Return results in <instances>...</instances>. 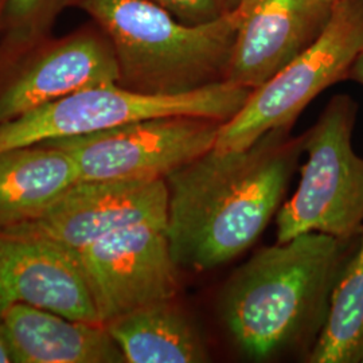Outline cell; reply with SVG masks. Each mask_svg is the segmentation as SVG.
<instances>
[{
  "label": "cell",
  "mask_w": 363,
  "mask_h": 363,
  "mask_svg": "<svg viewBox=\"0 0 363 363\" xmlns=\"http://www.w3.org/2000/svg\"><path fill=\"white\" fill-rule=\"evenodd\" d=\"M303 143L304 135L277 128L244 150L213 147L166 177V232L179 269H214L257 241L280 208Z\"/></svg>",
  "instance_id": "6da1fadb"
},
{
  "label": "cell",
  "mask_w": 363,
  "mask_h": 363,
  "mask_svg": "<svg viewBox=\"0 0 363 363\" xmlns=\"http://www.w3.org/2000/svg\"><path fill=\"white\" fill-rule=\"evenodd\" d=\"M350 242L304 233L264 247L222 289L220 312L235 346L264 361L315 342L325 325Z\"/></svg>",
  "instance_id": "7a4b0ae2"
},
{
  "label": "cell",
  "mask_w": 363,
  "mask_h": 363,
  "mask_svg": "<svg viewBox=\"0 0 363 363\" xmlns=\"http://www.w3.org/2000/svg\"><path fill=\"white\" fill-rule=\"evenodd\" d=\"M88 13L111 40L118 85L179 94L226 81L244 3L203 23H184L150 0H64Z\"/></svg>",
  "instance_id": "3957f363"
},
{
  "label": "cell",
  "mask_w": 363,
  "mask_h": 363,
  "mask_svg": "<svg viewBox=\"0 0 363 363\" xmlns=\"http://www.w3.org/2000/svg\"><path fill=\"white\" fill-rule=\"evenodd\" d=\"M358 105L347 94L330 100L304 135L307 162L298 190L276 214L277 242L304 233L352 241L363 230V157L351 136Z\"/></svg>",
  "instance_id": "277c9868"
},
{
  "label": "cell",
  "mask_w": 363,
  "mask_h": 363,
  "mask_svg": "<svg viewBox=\"0 0 363 363\" xmlns=\"http://www.w3.org/2000/svg\"><path fill=\"white\" fill-rule=\"evenodd\" d=\"M250 93L228 81L179 94H150L118 84L91 86L0 125V151L155 117H208L225 123L244 106Z\"/></svg>",
  "instance_id": "5b68a950"
},
{
  "label": "cell",
  "mask_w": 363,
  "mask_h": 363,
  "mask_svg": "<svg viewBox=\"0 0 363 363\" xmlns=\"http://www.w3.org/2000/svg\"><path fill=\"white\" fill-rule=\"evenodd\" d=\"M363 49V0H335L322 34L276 76L252 91L247 103L220 124L216 150H244L262 135L292 128L322 91L347 78Z\"/></svg>",
  "instance_id": "8992f818"
},
{
  "label": "cell",
  "mask_w": 363,
  "mask_h": 363,
  "mask_svg": "<svg viewBox=\"0 0 363 363\" xmlns=\"http://www.w3.org/2000/svg\"><path fill=\"white\" fill-rule=\"evenodd\" d=\"M220 124L208 117H155L42 143L72 156L79 181H156L211 150Z\"/></svg>",
  "instance_id": "52a82bcc"
},
{
  "label": "cell",
  "mask_w": 363,
  "mask_h": 363,
  "mask_svg": "<svg viewBox=\"0 0 363 363\" xmlns=\"http://www.w3.org/2000/svg\"><path fill=\"white\" fill-rule=\"evenodd\" d=\"M89 286L100 323L179 292V267L169 249L166 222L118 229L74 255Z\"/></svg>",
  "instance_id": "ba28073f"
},
{
  "label": "cell",
  "mask_w": 363,
  "mask_h": 363,
  "mask_svg": "<svg viewBox=\"0 0 363 363\" xmlns=\"http://www.w3.org/2000/svg\"><path fill=\"white\" fill-rule=\"evenodd\" d=\"M167 220V184L156 181H78L37 220L7 232L76 255L108 234Z\"/></svg>",
  "instance_id": "9c48e42d"
},
{
  "label": "cell",
  "mask_w": 363,
  "mask_h": 363,
  "mask_svg": "<svg viewBox=\"0 0 363 363\" xmlns=\"http://www.w3.org/2000/svg\"><path fill=\"white\" fill-rule=\"evenodd\" d=\"M118 64L111 40L94 23L43 43L0 81V125L67 94L118 84Z\"/></svg>",
  "instance_id": "30bf717a"
},
{
  "label": "cell",
  "mask_w": 363,
  "mask_h": 363,
  "mask_svg": "<svg viewBox=\"0 0 363 363\" xmlns=\"http://www.w3.org/2000/svg\"><path fill=\"white\" fill-rule=\"evenodd\" d=\"M226 81L255 91L291 64L325 30L335 0H242Z\"/></svg>",
  "instance_id": "8fae6325"
},
{
  "label": "cell",
  "mask_w": 363,
  "mask_h": 363,
  "mask_svg": "<svg viewBox=\"0 0 363 363\" xmlns=\"http://www.w3.org/2000/svg\"><path fill=\"white\" fill-rule=\"evenodd\" d=\"M13 304L101 325L73 253L35 238L0 234V313Z\"/></svg>",
  "instance_id": "7c38bea8"
},
{
  "label": "cell",
  "mask_w": 363,
  "mask_h": 363,
  "mask_svg": "<svg viewBox=\"0 0 363 363\" xmlns=\"http://www.w3.org/2000/svg\"><path fill=\"white\" fill-rule=\"evenodd\" d=\"M0 330L15 363H124L104 325L73 320L26 304L0 313Z\"/></svg>",
  "instance_id": "4fadbf2b"
},
{
  "label": "cell",
  "mask_w": 363,
  "mask_h": 363,
  "mask_svg": "<svg viewBox=\"0 0 363 363\" xmlns=\"http://www.w3.org/2000/svg\"><path fill=\"white\" fill-rule=\"evenodd\" d=\"M78 181L76 162L58 147L0 151V234L37 220Z\"/></svg>",
  "instance_id": "5bb4252c"
},
{
  "label": "cell",
  "mask_w": 363,
  "mask_h": 363,
  "mask_svg": "<svg viewBox=\"0 0 363 363\" xmlns=\"http://www.w3.org/2000/svg\"><path fill=\"white\" fill-rule=\"evenodd\" d=\"M174 300L145 306L105 325L125 362H208L203 339Z\"/></svg>",
  "instance_id": "9a60e30c"
},
{
  "label": "cell",
  "mask_w": 363,
  "mask_h": 363,
  "mask_svg": "<svg viewBox=\"0 0 363 363\" xmlns=\"http://www.w3.org/2000/svg\"><path fill=\"white\" fill-rule=\"evenodd\" d=\"M312 363L363 362V230L334 289L325 327L313 345Z\"/></svg>",
  "instance_id": "2e32d148"
},
{
  "label": "cell",
  "mask_w": 363,
  "mask_h": 363,
  "mask_svg": "<svg viewBox=\"0 0 363 363\" xmlns=\"http://www.w3.org/2000/svg\"><path fill=\"white\" fill-rule=\"evenodd\" d=\"M58 4H64V0H7L4 13L18 31V38L30 39Z\"/></svg>",
  "instance_id": "e0dca14e"
},
{
  "label": "cell",
  "mask_w": 363,
  "mask_h": 363,
  "mask_svg": "<svg viewBox=\"0 0 363 363\" xmlns=\"http://www.w3.org/2000/svg\"><path fill=\"white\" fill-rule=\"evenodd\" d=\"M184 23L210 22L229 11L223 0H150Z\"/></svg>",
  "instance_id": "ac0fdd59"
},
{
  "label": "cell",
  "mask_w": 363,
  "mask_h": 363,
  "mask_svg": "<svg viewBox=\"0 0 363 363\" xmlns=\"http://www.w3.org/2000/svg\"><path fill=\"white\" fill-rule=\"evenodd\" d=\"M347 78H350L352 81L363 85V49L362 52H359L358 57L355 58L354 64L351 65Z\"/></svg>",
  "instance_id": "d6986e66"
},
{
  "label": "cell",
  "mask_w": 363,
  "mask_h": 363,
  "mask_svg": "<svg viewBox=\"0 0 363 363\" xmlns=\"http://www.w3.org/2000/svg\"><path fill=\"white\" fill-rule=\"evenodd\" d=\"M0 363H13L11 351L9 349V345L3 337L1 330H0Z\"/></svg>",
  "instance_id": "ffe728a7"
},
{
  "label": "cell",
  "mask_w": 363,
  "mask_h": 363,
  "mask_svg": "<svg viewBox=\"0 0 363 363\" xmlns=\"http://www.w3.org/2000/svg\"><path fill=\"white\" fill-rule=\"evenodd\" d=\"M223 1H225V4H226L228 10H233L242 0H223Z\"/></svg>",
  "instance_id": "44dd1931"
},
{
  "label": "cell",
  "mask_w": 363,
  "mask_h": 363,
  "mask_svg": "<svg viewBox=\"0 0 363 363\" xmlns=\"http://www.w3.org/2000/svg\"><path fill=\"white\" fill-rule=\"evenodd\" d=\"M6 1L7 0H0V22H1V16L4 13V7H6Z\"/></svg>",
  "instance_id": "7402d4cb"
}]
</instances>
